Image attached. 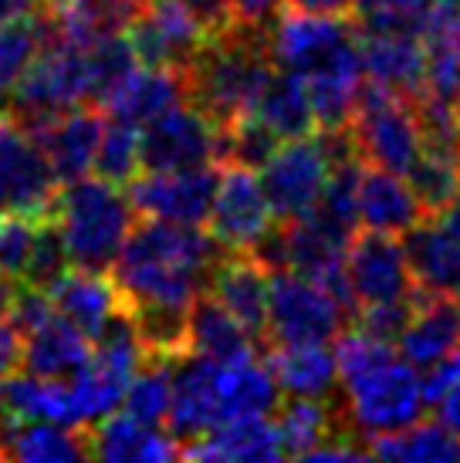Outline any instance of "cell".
<instances>
[{
	"instance_id": "6da1fadb",
	"label": "cell",
	"mask_w": 460,
	"mask_h": 463,
	"mask_svg": "<svg viewBox=\"0 0 460 463\" xmlns=\"http://www.w3.org/2000/svg\"><path fill=\"white\" fill-rule=\"evenodd\" d=\"M227 254L200 223L142 217L112 264V281L132 311H190Z\"/></svg>"
},
{
	"instance_id": "7a4b0ae2",
	"label": "cell",
	"mask_w": 460,
	"mask_h": 463,
	"mask_svg": "<svg viewBox=\"0 0 460 463\" xmlns=\"http://www.w3.org/2000/svg\"><path fill=\"white\" fill-rule=\"evenodd\" d=\"M271 75L274 61L268 54V34L234 24L227 34L206 41L204 52L193 58L187 89L193 105H200L217 126H230L254 112Z\"/></svg>"
},
{
	"instance_id": "3957f363",
	"label": "cell",
	"mask_w": 460,
	"mask_h": 463,
	"mask_svg": "<svg viewBox=\"0 0 460 463\" xmlns=\"http://www.w3.org/2000/svg\"><path fill=\"white\" fill-rule=\"evenodd\" d=\"M136 220L139 213L132 200L122 194V186L102 176L95 180L81 176L75 183H64L54 203V223L62 231L72 268L112 270Z\"/></svg>"
},
{
	"instance_id": "277c9868",
	"label": "cell",
	"mask_w": 460,
	"mask_h": 463,
	"mask_svg": "<svg viewBox=\"0 0 460 463\" xmlns=\"http://www.w3.org/2000/svg\"><path fill=\"white\" fill-rule=\"evenodd\" d=\"M81 102H89V48L52 38L17 81L4 112H11L31 136H38L62 112Z\"/></svg>"
},
{
	"instance_id": "5b68a950",
	"label": "cell",
	"mask_w": 460,
	"mask_h": 463,
	"mask_svg": "<svg viewBox=\"0 0 460 463\" xmlns=\"http://www.w3.org/2000/svg\"><path fill=\"white\" fill-rule=\"evenodd\" d=\"M349 132L366 163L399 173V176H407L423 153V129L413 99H403L369 78L359 89Z\"/></svg>"
},
{
	"instance_id": "8992f818",
	"label": "cell",
	"mask_w": 460,
	"mask_h": 463,
	"mask_svg": "<svg viewBox=\"0 0 460 463\" xmlns=\"http://www.w3.org/2000/svg\"><path fill=\"white\" fill-rule=\"evenodd\" d=\"M268 54L274 68L315 78L321 71L362 61L359 27L349 17H325L288 7L268 31Z\"/></svg>"
},
{
	"instance_id": "52a82bcc",
	"label": "cell",
	"mask_w": 460,
	"mask_h": 463,
	"mask_svg": "<svg viewBox=\"0 0 460 463\" xmlns=\"http://www.w3.org/2000/svg\"><path fill=\"white\" fill-rule=\"evenodd\" d=\"M345 420L362 437L393 433L417 423L426 410L420 375L403 355H393L379 369L345 383Z\"/></svg>"
},
{
	"instance_id": "ba28073f",
	"label": "cell",
	"mask_w": 460,
	"mask_h": 463,
	"mask_svg": "<svg viewBox=\"0 0 460 463\" xmlns=\"http://www.w3.org/2000/svg\"><path fill=\"white\" fill-rule=\"evenodd\" d=\"M62 180L52 159L31 132L0 112V217H52Z\"/></svg>"
},
{
	"instance_id": "9c48e42d",
	"label": "cell",
	"mask_w": 460,
	"mask_h": 463,
	"mask_svg": "<svg viewBox=\"0 0 460 463\" xmlns=\"http://www.w3.org/2000/svg\"><path fill=\"white\" fill-rule=\"evenodd\" d=\"M342 325H349V315L321 284L288 268L271 270L268 345L332 342Z\"/></svg>"
},
{
	"instance_id": "30bf717a",
	"label": "cell",
	"mask_w": 460,
	"mask_h": 463,
	"mask_svg": "<svg viewBox=\"0 0 460 463\" xmlns=\"http://www.w3.org/2000/svg\"><path fill=\"white\" fill-rule=\"evenodd\" d=\"M139 153L146 173L220 166V126L200 105L179 102L142 126Z\"/></svg>"
},
{
	"instance_id": "8fae6325",
	"label": "cell",
	"mask_w": 460,
	"mask_h": 463,
	"mask_svg": "<svg viewBox=\"0 0 460 463\" xmlns=\"http://www.w3.org/2000/svg\"><path fill=\"white\" fill-rule=\"evenodd\" d=\"M332 173V159L321 139H288L261 166V186L278 223L308 217L321 200V190Z\"/></svg>"
},
{
	"instance_id": "7c38bea8",
	"label": "cell",
	"mask_w": 460,
	"mask_h": 463,
	"mask_svg": "<svg viewBox=\"0 0 460 463\" xmlns=\"http://www.w3.org/2000/svg\"><path fill=\"white\" fill-rule=\"evenodd\" d=\"M206 223L227 250H254L257 241L274 227V213L257 169L224 163Z\"/></svg>"
},
{
	"instance_id": "4fadbf2b",
	"label": "cell",
	"mask_w": 460,
	"mask_h": 463,
	"mask_svg": "<svg viewBox=\"0 0 460 463\" xmlns=\"http://www.w3.org/2000/svg\"><path fill=\"white\" fill-rule=\"evenodd\" d=\"M126 34L142 65L179 71H187L210 41V34L187 7V0H146L139 17L126 27Z\"/></svg>"
},
{
	"instance_id": "5bb4252c",
	"label": "cell",
	"mask_w": 460,
	"mask_h": 463,
	"mask_svg": "<svg viewBox=\"0 0 460 463\" xmlns=\"http://www.w3.org/2000/svg\"><path fill=\"white\" fill-rule=\"evenodd\" d=\"M345 274H349L359 308L399 301V298H409L417 291V281H413V270H409L407 260V247L399 241V233H352L349 250H345Z\"/></svg>"
},
{
	"instance_id": "9a60e30c",
	"label": "cell",
	"mask_w": 460,
	"mask_h": 463,
	"mask_svg": "<svg viewBox=\"0 0 460 463\" xmlns=\"http://www.w3.org/2000/svg\"><path fill=\"white\" fill-rule=\"evenodd\" d=\"M220 173L214 166L173 169V173H146L126 186L139 217L177 220V223H204L217 194Z\"/></svg>"
},
{
	"instance_id": "2e32d148",
	"label": "cell",
	"mask_w": 460,
	"mask_h": 463,
	"mask_svg": "<svg viewBox=\"0 0 460 463\" xmlns=\"http://www.w3.org/2000/svg\"><path fill=\"white\" fill-rule=\"evenodd\" d=\"M206 291L244 325L264 355L268 348V298H271V270L251 250H227L210 274Z\"/></svg>"
},
{
	"instance_id": "e0dca14e",
	"label": "cell",
	"mask_w": 460,
	"mask_h": 463,
	"mask_svg": "<svg viewBox=\"0 0 460 463\" xmlns=\"http://www.w3.org/2000/svg\"><path fill=\"white\" fill-rule=\"evenodd\" d=\"M359 27V24H356ZM362 71L403 99H420L426 91V44L417 31H362L359 27Z\"/></svg>"
},
{
	"instance_id": "ac0fdd59",
	"label": "cell",
	"mask_w": 460,
	"mask_h": 463,
	"mask_svg": "<svg viewBox=\"0 0 460 463\" xmlns=\"http://www.w3.org/2000/svg\"><path fill=\"white\" fill-rule=\"evenodd\" d=\"M169 437L179 447L204 437L220 423L217 362L204 355H183L173 362V402H169Z\"/></svg>"
},
{
	"instance_id": "d6986e66",
	"label": "cell",
	"mask_w": 460,
	"mask_h": 463,
	"mask_svg": "<svg viewBox=\"0 0 460 463\" xmlns=\"http://www.w3.org/2000/svg\"><path fill=\"white\" fill-rule=\"evenodd\" d=\"M397 342L399 355L413 369H430L434 362L450 355L454 348H460V298L444 295V291H426L417 284L413 315Z\"/></svg>"
},
{
	"instance_id": "ffe728a7",
	"label": "cell",
	"mask_w": 460,
	"mask_h": 463,
	"mask_svg": "<svg viewBox=\"0 0 460 463\" xmlns=\"http://www.w3.org/2000/svg\"><path fill=\"white\" fill-rule=\"evenodd\" d=\"M179 460L274 463V460H284V447H282L278 423H271L268 416H234V420H224L214 430H206L204 437L183 443L179 447Z\"/></svg>"
},
{
	"instance_id": "44dd1931",
	"label": "cell",
	"mask_w": 460,
	"mask_h": 463,
	"mask_svg": "<svg viewBox=\"0 0 460 463\" xmlns=\"http://www.w3.org/2000/svg\"><path fill=\"white\" fill-rule=\"evenodd\" d=\"M102 132H105V112L99 105L81 102L75 109L62 112L34 139L44 146V153H48L54 173H58V180L64 186V183H75L91 173Z\"/></svg>"
},
{
	"instance_id": "7402d4cb",
	"label": "cell",
	"mask_w": 460,
	"mask_h": 463,
	"mask_svg": "<svg viewBox=\"0 0 460 463\" xmlns=\"http://www.w3.org/2000/svg\"><path fill=\"white\" fill-rule=\"evenodd\" d=\"M48 295L54 301V311L64 315L72 325H78L91 342L102 335V328L112 322L119 311L129 308L122 291L115 288V281L105 270L68 268L54 281V288Z\"/></svg>"
},
{
	"instance_id": "603a6c76",
	"label": "cell",
	"mask_w": 460,
	"mask_h": 463,
	"mask_svg": "<svg viewBox=\"0 0 460 463\" xmlns=\"http://www.w3.org/2000/svg\"><path fill=\"white\" fill-rule=\"evenodd\" d=\"M146 0H44L38 11L48 17L52 38L91 48L109 34H122L139 17Z\"/></svg>"
},
{
	"instance_id": "cb8c5ba5",
	"label": "cell",
	"mask_w": 460,
	"mask_h": 463,
	"mask_svg": "<svg viewBox=\"0 0 460 463\" xmlns=\"http://www.w3.org/2000/svg\"><path fill=\"white\" fill-rule=\"evenodd\" d=\"M420 220H426V213H423V206L417 200V194H413L409 180L362 159V176H359V223H366L369 231L407 233Z\"/></svg>"
},
{
	"instance_id": "d4e9b609",
	"label": "cell",
	"mask_w": 460,
	"mask_h": 463,
	"mask_svg": "<svg viewBox=\"0 0 460 463\" xmlns=\"http://www.w3.org/2000/svg\"><path fill=\"white\" fill-rule=\"evenodd\" d=\"M179 102H190V89H187V71L179 68H159V65H139L132 75L122 81V89L115 91L105 102V112L112 118L132 122V126H146L156 116H163L167 109Z\"/></svg>"
},
{
	"instance_id": "484cf974",
	"label": "cell",
	"mask_w": 460,
	"mask_h": 463,
	"mask_svg": "<svg viewBox=\"0 0 460 463\" xmlns=\"http://www.w3.org/2000/svg\"><path fill=\"white\" fill-rule=\"evenodd\" d=\"M91 457L109 463H167L179 460V443L159 426H146L129 412H109L89 430Z\"/></svg>"
},
{
	"instance_id": "4316f807",
	"label": "cell",
	"mask_w": 460,
	"mask_h": 463,
	"mask_svg": "<svg viewBox=\"0 0 460 463\" xmlns=\"http://www.w3.org/2000/svg\"><path fill=\"white\" fill-rule=\"evenodd\" d=\"M4 412L14 423L85 426L72 383L34 373H11L7 386H4Z\"/></svg>"
},
{
	"instance_id": "83f0119b",
	"label": "cell",
	"mask_w": 460,
	"mask_h": 463,
	"mask_svg": "<svg viewBox=\"0 0 460 463\" xmlns=\"http://www.w3.org/2000/svg\"><path fill=\"white\" fill-rule=\"evenodd\" d=\"M91 359V338L64 315L54 311L48 322L21 338V365L24 373L48 379H72Z\"/></svg>"
},
{
	"instance_id": "f1b7e54d",
	"label": "cell",
	"mask_w": 460,
	"mask_h": 463,
	"mask_svg": "<svg viewBox=\"0 0 460 463\" xmlns=\"http://www.w3.org/2000/svg\"><path fill=\"white\" fill-rule=\"evenodd\" d=\"M413 281L426 291H444L460 298V237L440 227L434 217L420 220L403 233Z\"/></svg>"
},
{
	"instance_id": "f546056e",
	"label": "cell",
	"mask_w": 460,
	"mask_h": 463,
	"mask_svg": "<svg viewBox=\"0 0 460 463\" xmlns=\"http://www.w3.org/2000/svg\"><path fill=\"white\" fill-rule=\"evenodd\" d=\"M264 362L274 373L284 396L329 399L339 383L335 348L325 342H298V345H268Z\"/></svg>"
},
{
	"instance_id": "4dcf8cb0",
	"label": "cell",
	"mask_w": 460,
	"mask_h": 463,
	"mask_svg": "<svg viewBox=\"0 0 460 463\" xmlns=\"http://www.w3.org/2000/svg\"><path fill=\"white\" fill-rule=\"evenodd\" d=\"M187 345H190L193 355H204V359L214 362H237L261 355L254 338L244 332V325L210 291L196 295V301L190 305V315H187Z\"/></svg>"
},
{
	"instance_id": "1f68e13d",
	"label": "cell",
	"mask_w": 460,
	"mask_h": 463,
	"mask_svg": "<svg viewBox=\"0 0 460 463\" xmlns=\"http://www.w3.org/2000/svg\"><path fill=\"white\" fill-rule=\"evenodd\" d=\"M0 447L7 453V460H21V463H62V460H89L91 457L89 426L14 423V420H4Z\"/></svg>"
},
{
	"instance_id": "d6a6232c",
	"label": "cell",
	"mask_w": 460,
	"mask_h": 463,
	"mask_svg": "<svg viewBox=\"0 0 460 463\" xmlns=\"http://www.w3.org/2000/svg\"><path fill=\"white\" fill-rule=\"evenodd\" d=\"M254 116L282 142L305 139V136L319 129L308 81L302 75H294V71H284V68H274L268 89L261 91V99L254 105Z\"/></svg>"
},
{
	"instance_id": "836d02e7",
	"label": "cell",
	"mask_w": 460,
	"mask_h": 463,
	"mask_svg": "<svg viewBox=\"0 0 460 463\" xmlns=\"http://www.w3.org/2000/svg\"><path fill=\"white\" fill-rule=\"evenodd\" d=\"M278 410H282L278 412L282 447H284V457H292V460H308L319 447H325L329 439L345 433L342 416L325 399L288 396L282 399Z\"/></svg>"
},
{
	"instance_id": "e575fe53",
	"label": "cell",
	"mask_w": 460,
	"mask_h": 463,
	"mask_svg": "<svg viewBox=\"0 0 460 463\" xmlns=\"http://www.w3.org/2000/svg\"><path fill=\"white\" fill-rule=\"evenodd\" d=\"M372 460H417V463H444L460 460V437L444 423H409L393 433H379L369 439Z\"/></svg>"
},
{
	"instance_id": "d590c367",
	"label": "cell",
	"mask_w": 460,
	"mask_h": 463,
	"mask_svg": "<svg viewBox=\"0 0 460 463\" xmlns=\"http://www.w3.org/2000/svg\"><path fill=\"white\" fill-rule=\"evenodd\" d=\"M48 41H52V27L41 11L0 24V112L7 109L11 91L17 89V81L24 78V71Z\"/></svg>"
},
{
	"instance_id": "8d00e7d4",
	"label": "cell",
	"mask_w": 460,
	"mask_h": 463,
	"mask_svg": "<svg viewBox=\"0 0 460 463\" xmlns=\"http://www.w3.org/2000/svg\"><path fill=\"white\" fill-rule=\"evenodd\" d=\"M413 194L420 200L423 213L434 217L450 203V196L460 186V146H434L423 142V153L417 166L407 173Z\"/></svg>"
},
{
	"instance_id": "74e56055",
	"label": "cell",
	"mask_w": 460,
	"mask_h": 463,
	"mask_svg": "<svg viewBox=\"0 0 460 463\" xmlns=\"http://www.w3.org/2000/svg\"><path fill=\"white\" fill-rule=\"evenodd\" d=\"M173 362L177 359H159V355H146L139 373L129 379L122 406L132 420L146 426L167 423L169 402H173Z\"/></svg>"
},
{
	"instance_id": "f35d334b",
	"label": "cell",
	"mask_w": 460,
	"mask_h": 463,
	"mask_svg": "<svg viewBox=\"0 0 460 463\" xmlns=\"http://www.w3.org/2000/svg\"><path fill=\"white\" fill-rule=\"evenodd\" d=\"M139 65V54H136L126 31L95 41L89 48V102L105 109V102L122 89V81Z\"/></svg>"
},
{
	"instance_id": "ab89813d",
	"label": "cell",
	"mask_w": 460,
	"mask_h": 463,
	"mask_svg": "<svg viewBox=\"0 0 460 463\" xmlns=\"http://www.w3.org/2000/svg\"><path fill=\"white\" fill-rule=\"evenodd\" d=\"M139 126L112 118L105 122L102 142H99V153H95V176L115 183V186H129V183L139 176L142 169V153H139Z\"/></svg>"
},
{
	"instance_id": "60d3db41",
	"label": "cell",
	"mask_w": 460,
	"mask_h": 463,
	"mask_svg": "<svg viewBox=\"0 0 460 463\" xmlns=\"http://www.w3.org/2000/svg\"><path fill=\"white\" fill-rule=\"evenodd\" d=\"M41 220L44 217H17V213L0 217V274H7L14 284L24 281L31 268Z\"/></svg>"
},
{
	"instance_id": "b9f144b4",
	"label": "cell",
	"mask_w": 460,
	"mask_h": 463,
	"mask_svg": "<svg viewBox=\"0 0 460 463\" xmlns=\"http://www.w3.org/2000/svg\"><path fill=\"white\" fill-rule=\"evenodd\" d=\"M426 11H430V0H356L362 31H417L423 34Z\"/></svg>"
},
{
	"instance_id": "7bdbcfd3",
	"label": "cell",
	"mask_w": 460,
	"mask_h": 463,
	"mask_svg": "<svg viewBox=\"0 0 460 463\" xmlns=\"http://www.w3.org/2000/svg\"><path fill=\"white\" fill-rule=\"evenodd\" d=\"M413 295L399 298V301H383V305H362L352 318V328L372 335V338H383V342H397L413 315Z\"/></svg>"
},
{
	"instance_id": "ee69618b",
	"label": "cell",
	"mask_w": 460,
	"mask_h": 463,
	"mask_svg": "<svg viewBox=\"0 0 460 463\" xmlns=\"http://www.w3.org/2000/svg\"><path fill=\"white\" fill-rule=\"evenodd\" d=\"M457 383H460V348H454L450 355H444L440 362H434V365L426 369V375L420 379L423 402L436 410V406L444 402V396H447Z\"/></svg>"
},
{
	"instance_id": "f6af8a7d",
	"label": "cell",
	"mask_w": 460,
	"mask_h": 463,
	"mask_svg": "<svg viewBox=\"0 0 460 463\" xmlns=\"http://www.w3.org/2000/svg\"><path fill=\"white\" fill-rule=\"evenodd\" d=\"M234 7V24L247 27V31H261L268 34L278 24V17L288 11V0H230Z\"/></svg>"
},
{
	"instance_id": "bcb514c9",
	"label": "cell",
	"mask_w": 460,
	"mask_h": 463,
	"mask_svg": "<svg viewBox=\"0 0 460 463\" xmlns=\"http://www.w3.org/2000/svg\"><path fill=\"white\" fill-rule=\"evenodd\" d=\"M187 7L193 11V17L200 21L210 38H220L234 27V7L230 0H187Z\"/></svg>"
},
{
	"instance_id": "7dc6e473",
	"label": "cell",
	"mask_w": 460,
	"mask_h": 463,
	"mask_svg": "<svg viewBox=\"0 0 460 463\" xmlns=\"http://www.w3.org/2000/svg\"><path fill=\"white\" fill-rule=\"evenodd\" d=\"M21 365V335L7 322V315L0 318V383Z\"/></svg>"
},
{
	"instance_id": "c3c4849f",
	"label": "cell",
	"mask_w": 460,
	"mask_h": 463,
	"mask_svg": "<svg viewBox=\"0 0 460 463\" xmlns=\"http://www.w3.org/2000/svg\"><path fill=\"white\" fill-rule=\"evenodd\" d=\"M288 7L305 14H325V17H352L356 0H288Z\"/></svg>"
},
{
	"instance_id": "681fc988",
	"label": "cell",
	"mask_w": 460,
	"mask_h": 463,
	"mask_svg": "<svg viewBox=\"0 0 460 463\" xmlns=\"http://www.w3.org/2000/svg\"><path fill=\"white\" fill-rule=\"evenodd\" d=\"M436 410H440V423L447 426V430H454V433L460 437V383L444 396V402H440Z\"/></svg>"
},
{
	"instance_id": "f907efd6",
	"label": "cell",
	"mask_w": 460,
	"mask_h": 463,
	"mask_svg": "<svg viewBox=\"0 0 460 463\" xmlns=\"http://www.w3.org/2000/svg\"><path fill=\"white\" fill-rule=\"evenodd\" d=\"M44 4V0H0V24H7L14 17H24V14H34Z\"/></svg>"
},
{
	"instance_id": "816d5d0a",
	"label": "cell",
	"mask_w": 460,
	"mask_h": 463,
	"mask_svg": "<svg viewBox=\"0 0 460 463\" xmlns=\"http://www.w3.org/2000/svg\"><path fill=\"white\" fill-rule=\"evenodd\" d=\"M434 220L440 223V227H447L450 233H457L460 237V186H457V194L450 196V203L440 210V213H434Z\"/></svg>"
},
{
	"instance_id": "f5cc1de1",
	"label": "cell",
	"mask_w": 460,
	"mask_h": 463,
	"mask_svg": "<svg viewBox=\"0 0 460 463\" xmlns=\"http://www.w3.org/2000/svg\"><path fill=\"white\" fill-rule=\"evenodd\" d=\"M14 288H17V284H14L7 274H0V318L7 315V305H11V298H14Z\"/></svg>"
},
{
	"instance_id": "db71d44e",
	"label": "cell",
	"mask_w": 460,
	"mask_h": 463,
	"mask_svg": "<svg viewBox=\"0 0 460 463\" xmlns=\"http://www.w3.org/2000/svg\"><path fill=\"white\" fill-rule=\"evenodd\" d=\"M434 4H440V7H460V0H434Z\"/></svg>"
},
{
	"instance_id": "11a10c76",
	"label": "cell",
	"mask_w": 460,
	"mask_h": 463,
	"mask_svg": "<svg viewBox=\"0 0 460 463\" xmlns=\"http://www.w3.org/2000/svg\"><path fill=\"white\" fill-rule=\"evenodd\" d=\"M4 420H7V416H4V389H0V430H4Z\"/></svg>"
},
{
	"instance_id": "9f6ffc18",
	"label": "cell",
	"mask_w": 460,
	"mask_h": 463,
	"mask_svg": "<svg viewBox=\"0 0 460 463\" xmlns=\"http://www.w3.org/2000/svg\"><path fill=\"white\" fill-rule=\"evenodd\" d=\"M0 460H7V453H4V447H0Z\"/></svg>"
}]
</instances>
